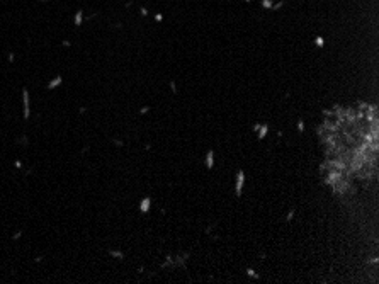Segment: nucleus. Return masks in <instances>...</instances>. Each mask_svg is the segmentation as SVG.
<instances>
[{"label": "nucleus", "instance_id": "nucleus-1", "mask_svg": "<svg viewBox=\"0 0 379 284\" xmlns=\"http://www.w3.org/2000/svg\"><path fill=\"white\" fill-rule=\"evenodd\" d=\"M322 136L328 181L335 187L367 179L376 170L377 119L372 107L342 109L326 117Z\"/></svg>", "mask_w": 379, "mask_h": 284}]
</instances>
